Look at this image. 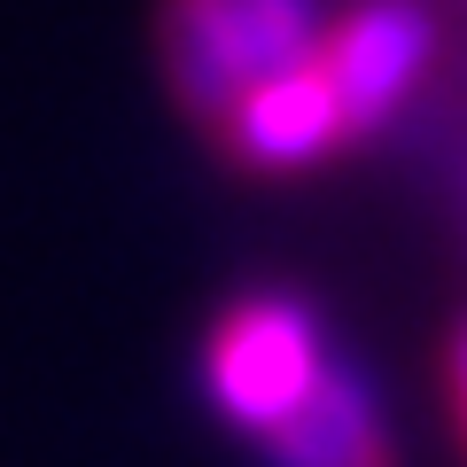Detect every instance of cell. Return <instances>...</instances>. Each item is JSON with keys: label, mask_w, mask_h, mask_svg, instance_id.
<instances>
[{"label": "cell", "mask_w": 467, "mask_h": 467, "mask_svg": "<svg viewBox=\"0 0 467 467\" xmlns=\"http://www.w3.org/2000/svg\"><path fill=\"white\" fill-rule=\"evenodd\" d=\"M319 0H164L156 16L171 101L202 133H218L265 78L319 63Z\"/></svg>", "instance_id": "cell-1"}, {"label": "cell", "mask_w": 467, "mask_h": 467, "mask_svg": "<svg viewBox=\"0 0 467 467\" xmlns=\"http://www.w3.org/2000/svg\"><path fill=\"white\" fill-rule=\"evenodd\" d=\"M327 358H335V343L312 319V304L242 296V304H226V319H218L211 335H202V389H211V405L242 436L265 444L273 429H288V420L312 405Z\"/></svg>", "instance_id": "cell-2"}, {"label": "cell", "mask_w": 467, "mask_h": 467, "mask_svg": "<svg viewBox=\"0 0 467 467\" xmlns=\"http://www.w3.org/2000/svg\"><path fill=\"white\" fill-rule=\"evenodd\" d=\"M436 55V16L420 0H358L327 39H319V70H327L335 101L350 117V140L382 133L405 109V94L420 86Z\"/></svg>", "instance_id": "cell-3"}, {"label": "cell", "mask_w": 467, "mask_h": 467, "mask_svg": "<svg viewBox=\"0 0 467 467\" xmlns=\"http://www.w3.org/2000/svg\"><path fill=\"white\" fill-rule=\"evenodd\" d=\"M343 140H350V117H343V101H335V86H327V70H319V63L265 78L242 109L226 117V125H218L226 164L234 171H257V180L312 171V164H327Z\"/></svg>", "instance_id": "cell-4"}, {"label": "cell", "mask_w": 467, "mask_h": 467, "mask_svg": "<svg viewBox=\"0 0 467 467\" xmlns=\"http://www.w3.org/2000/svg\"><path fill=\"white\" fill-rule=\"evenodd\" d=\"M265 460L273 467H398L389 420H382V405H374L367 367L335 350L327 374H319V389H312V405H304L288 429L265 436Z\"/></svg>", "instance_id": "cell-5"}, {"label": "cell", "mask_w": 467, "mask_h": 467, "mask_svg": "<svg viewBox=\"0 0 467 467\" xmlns=\"http://www.w3.org/2000/svg\"><path fill=\"white\" fill-rule=\"evenodd\" d=\"M444 374H451V413H460V436H467V319H460V327H451Z\"/></svg>", "instance_id": "cell-6"}]
</instances>
